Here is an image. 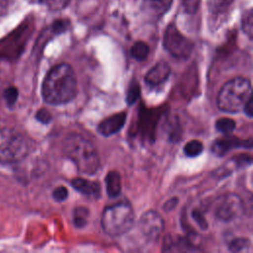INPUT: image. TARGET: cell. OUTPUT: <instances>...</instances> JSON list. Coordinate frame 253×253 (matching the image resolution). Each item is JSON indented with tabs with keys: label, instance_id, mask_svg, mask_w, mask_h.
I'll return each instance as SVG.
<instances>
[{
	"label": "cell",
	"instance_id": "83f0119b",
	"mask_svg": "<svg viewBox=\"0 0 253 253\" xmlns=\"http://www.w3.org/2000/svg\"><path fill=\"white\" fill-rule=\"evenodd\" d=\"M69 26V23L67 21H56L53 23L52 25V30L54 33L58 34V33H62L64 32Z\"/></svg>",
	"mask_w": 253,
	"mask_h": 253
},
{
	"label": "cell",
	"instance_id": "4316f807",
	"mask_svg": "<svg viewBox=\"0 0 253 253\" xmlns=\"http://www.w3.org/2000/svg\"><path fill=\"white\" fill-rule=\"evenodd\" d=\"M36 118H37L38 121H40L42 124H48L51 121V115L45 109L39 110L37 115H36Z\"/></svg>",
	"mask_w": 253,
	"mask_h": 253
},
{
	"label": "cell",
	"instance_id": "f1b7e54d",
	"mask_svg": "<svg viewBox=\"0 0 253 253\" xmlns=\"http://www.w3.org/2000/svg\"><path fill=\"white\" fill-rule=\"evenodd\" d=\"M243 110L245 112V114L251 118L253 116V97L252 95L249 97V99L247 100V102L245 103L244 107H243Z\"/></svg>",
	"mask_w": 253,
	"mask_h": 253
},
{
	"label": "cell",
	"instance_id": "44dd1931",
	"mask_svg": "<svg viewBox=\"0 0 253 253\" xmlns=\"http://www.w3.org/2000/svg\"><path fill=\"white\" fill-rule=\"evenodd\" d=\"M241 28L243 32L251 39L252 38V32H253V13L252 10H248L245 12L244 16L242 17L241 21Z\"/></svg>",
	"mask_w": 253,
	"mask_h": 253
},
{
	"label": "cell",
	"instance_id": "8fae6325",
	"mask_svg": "<svg viewBox=\"0 0 253 253\" xmlns=\"http://www.w3.org/2000/svg\"><path fill=\"white\" fill-rule=\"evenodd\" d=\"M251 140H240L234 137L218 138L213 141L211 145V151L217 156H223L228 152V150L234 147H249L251 148Z\"/></svg>",
	"mask_w": 253,
	"mask_h": 253
},
{
	"label": "cell",
	"instance_id": "4fadbf2b",
	"mask_svg": "<svg viewBox=\"0 0 253 253\" xmlns=\"http://www.w3.org/2000/svg\"><path fill=\"white\" fill-rule=\"evenodd\" d=\"M106 191L110 198H116L122 193V179L121 175L117 171L108 172L105 178Z\"/></svg>",
	"mask_w": 253,
	"mask_h": 253
},
{
	"label": "cell",
	"instance_id": "ac0fdd59",
	"mask_svg": "<svg viewBox=\"0 0 253 253\" xmlns=\"http://www.w3.org/2000/svg\"><path fill=\"white\" fill-rule=\"evenodd\" d=\"M235 126H236L235 121L229 118H220L215 122L216 129L226 135L231 133L235 129Z\"/></svg>",
	"mask_w": 253,
	"mask_h": 253
},
{
	"label": "cell",
	"instance_id": "277c9868",
	"mask_svg": "<svg viewBox=\"0 0 253 253\" xmlns=\"http://www.w3.org/2000/svg\"><path fill=\"white\" fill-rule=\"evenodd\" d=\"M134 224V211L128 202H120L104 209L101 226L110 236H120L131 229Z\"/></svg>",
	"mask_w": 253,
	"mask_h": 253
},
{
	"label": "cell",
	"instance_id": "3957f363",
	"mask_svg": "<svg viewBox=\"0 0 253 253\" xmlns=\"http://www.w3.org/2000/svg\"><path fill=\"white\" fill-rule=\"evenodd\" d=\"M251 95L250 80L244 77H235L220 88L216 100L217 107L225 113H238L243 109Z\"/></svg>",
	"mask_w": 253,
	"mask_h": 253
},
{
	"label": "cell",
	"instance_id": "4dcf8cb0",
	"mask_svg": "<svg viewBox=\"0 0 253 253\" xmlns=\"http://www.w3.org/2000/svg\"><path fill=\"white\" fill-rule=\"evenodd\" d=\"M231 2V0H211V5L214 7H220V6H226Z\"/></svg>",
	"mask_w": 253,
	"mask_h": 253
},
{
	"label": "cell",
	"instance_id": "cb8c5ba5",
	"mask_svg": "<svg viewBox=\"0 0 253 253\" xmlns=\"http://www.w3.org/2000/svg\"><path fill=\"white\" fill-rule=\"evenodd\" d=\"M68 197V190L63 186H58L52 191V198L54 201L60 203L67 199Z\"/></svg>",
	"mask_w": 253,
	"mask_h": 253
},
{
	"label": "cell",
	"instance_id": "7a4b0ae2",
	"mask_svg": "<svg viewBox=\"0 0 253 253\" xmlns=\"http://www.w3.org/2000/svg\"><path fill=\"white\" fill-rule=\"evenodd\" d=\"M64 154L76 166L78 172L95 174L101 165L100 156L93 143L78 133H70L63 142Z\"/></svg>",
	"mask_w": 253,
	"mask_h": 253
},
{
	"label": "cell",
	"instance_id": "6da1fadb",
	"mask_svg": "<svg viewBox=\"0 0 253 253\" xmlns=\"http://www.w3.org/2000/svg\"><path fill=\"white\" fill-rule=\"evenodd\" d=\"M77 78L73 68L67 63L53 66L45 75L42 85V99L50 105H63L77 95Z\"/></svg>",
	"mask_w": 253,
	"mask_h": 253
},
{
	"label": "cell",
	"instance_id": "7402d4cb",
	"mask_svg": "<svg viewBox=\"0 0 253 253\" xmlns=\"http://www.w3.org/2000/svg\"><path fill=\"white\" fill-rule=\"evenodd\" d=\"M42 4L45 5L50 11H60L64 9L70 0H40Z\"/></svg>",
	"mask_w": 253,
	"mask_h": 253
},
{
	"label": "cell",
	"instance_id": "ba28073f",
	"mask_svg": "<svg viewBox=\"0 0 253 253\" xmlns=\"http://www.w3.org/2000/svg\"><path fill=\"white\" fill-rule=\"evenodd\" d=\"M140 232L150 240H156L164 229V220L155 211H146L138 221Z\"/></svg>",
	"mask_w": 253,
	"mask_h": 253
},
{
	"label": "cell",
	"instance_id": "2e32d148",
	"mask_svg": "<svg viewBox=\"0 0 253 253\" xmlns=\"http://www.w3.org/2000/svg\"><path fill=\"white\" fill-rule=\"evenodd\" d=\"M89 211L85 207H77L74 209L72 213L73 224L77 228H82L87 224Z\"/></svg>",
	"mask_w": 253,
	"mask_h": 253
},
{
	"label": "cell",
	"instance_id": "1f68e13d",
	"mask_svg": "<svg viewBox=\"0 0 253 253\" xmlns=\"http://www.w3.org/2000/svg\"><path fill=\"white\" fill-rule=\"evenodd\" d=\"M3 13H4V7L0 4V17L3 15Z\"/></svg>",
	"mask_w": 253,
	"mask_h": 253
},
{
	"label": "cell",
	"instance_id": "d4e9b609",
	"mask_svg": "<svg viewBox=\"0 0 253 253\" xmlns=\"http://www.w3.org/2000/svg\"><path fill=\"white\" fill-rule=\"evenodd\" d=\"M192 216L202 229H207L208 228V222H207L204 214L199 210H194L193 212H192Z\"/></svg>",
	"mask_w": 253,
	"mask_h": 253
},
{
	"label": "cell",
	"instance_id": "8992f818",
	"mask_svg": "<svg viewBox=\"0 0 253 253\" xmlns=\"http://www.w3.org/2000/svg\"><path fill=\"white\" fill-rule=\"evenodd\" d=\"M245 211L242 199L234 193H226L219 196L213 203V214L221 221H232Z\"/></svg>",
	"mask_w": 253,
	"mask_h": 253
},
{
	"label": "cell",
	"instance_id": "603a6c76",
	"mask_svg": "<svg viewBox=\"0 0 253 253\" xmlns=\"http://www.w3.org/2000/svg\"><path fill=\"white\" fill-rule=\"evenodd\" d=\"M18 95H19V91L17 88L12 87V86L6 88L4 91V99L7 103V105L10 107L13 106L18 99Z\"/></svg>",
	"mask_w": 253,
	"mask_h": 253
},
{
	"label": "cell",
	"instance_id": "d6986e66",
	"mask_svg": "<svg viewBox=\"0 0 253 253\" xmlns=\"http://www.w3.org/2000/svg\"><path fill=\"white\" fill-rule=\"evenodd\" d=\"M250 240L244 237L235 238L228 244V249L231 252H246L249 250Z\"/></svg>",
	"mask_w": 253,
	"mask_h": 253
},
{
	"label": "cell",
	"instance_id": "9a60e30c",
	"mask_svg": "<svg viewBox=\"0 0 253 253\" xmlns=\"http://www.w3.org/2000/svg\"><path fill=\"white\" fill-rule=\"evenodd\" d=\"M131 56L137 61H143L149 54V46L144 42L138 41L133 43L130 49Z\"/></svg>",
	"mask_w": 253,
	"mask_h": 253
},
{
	"label": "cell",
	"instance_id": "5bb4252c",
	"mask_svg": "<svg viewBox=\"0 0 253 253\" xmlns=\"http://www.w3.org/2000/svg\"><path fill=\"white\" fill-rule=\"evenodd\" d=\"M173 0H144V5L155 15H163L171 7Z\"/></svg>",
	"mask_w": 253,
	"mask_h": 253
},
{
	"label": "cell",
	"instance_id": "9c48e42d",
	"mask_svg": "<svg viewBox=\"0 0 253 253\" xmlns=\"http://www.w3.org/2000/svg\"><path fill=\"white\" fill-rule=\"evenodd\" d=\"M126 121V112L114 114L99 124V126L97 127L98 132L104 136L113 135V134L119 132L124 127Z\"/></svg>",
	"mask_w": 253,
	"mask_h": 253
},
{
	"label": "cell",
	"instance_id": "52a82bcc",
	"mask_svg": "<svg viewBox=\"0 0 253 253\" xmlns=\"http://www.w3.org/2000/svg\"><path fill=\"white\" fill-rule=\"evenodd\" d=\"M163 46L172 56L186 59L191 55L194 43L182 35L174 24H169L164 32Z\"/></svg>",
	"mask_w": 253,
	"mask_h": 253
},
{
	"label": "cell",
	"instance_id": "ffe728a7",
	"mask_svg": "<svg viewBox=\"0 0 253 253\" xmlns=\"http://www.w3.org/2000/svg\"><path fill=\"white\" fill-rule=\"evenodd\" d=\"M140 95V87L139 84L136 82V80H133L126 91V101L127 102L128 105H132L136 102V100L139 98Z\"/></svg>",
	"mask_w": 253,
	"mask_h": 253
},
{
	"label": "cell",
	"instance_id": "30bf717a",
	"mask_svg": "<svg viewBox=\"0 0 253 253\" xmlns=\"http://www.w3.org/2000/svg\"><path fill=\"white\" fill-rule=\"evenodd\" d=\"M171 73V67L166 61H159L145 74V82L151 86H158L164 83Z\"/></svg>",
	"mask_w": 253,
	"mask_h": 253
},
{
	"label": "cell",
	"instance_id": "e0dca14e",
	"mask_svg": "<svg viewBox=\"0 0 253 253\" xmlns=\"http://www.w3.org/2000/svg\"><path fill=\"white\" fill-rule=\"evenodd\" d=\"M203 149H204V145H203L202 141L193 139V140L188 141L185 144L184 153L186 156H188L190 158H194V157H197L198 155H200L203 152Z\"/></svg>",
	"mask_w": 253,
	"mask_h": 253
},
{
	"label": "cell",
	"instance_id": "5b68a950",
	"mask_svg": "<svg viewBox=\"0 0 253 253\" xmlns=\"http://www.w3.org/2000/svg\"><path fill=\"white\" fill-rule=\"evenodd\" d=\"M28 152V142L19 131L10 127L0 128V163L20 162Z\"/></svg>",
	"mask_w": 253,
	"mask_h": 253
},
{
	"label": "cell",
	"instance_id": "f546056e",
	"mask_svg": "<svg viewBox=\"0 0 253 253\" xmlns=\"http://www.w3.org/2000/svg\"><path fill=\"white\" fill-rule=\"evenodd\" d=\"M177 203H178V199H177V198H172V199L168 200V201L164 204V207H163L164 211H172V210L176 207Z\"/></svg>",
	"mask_w": 253,
	"mask_h": 253
},
{
	"label": "cell",
	"instance_id": "484cf974",
	"mask_svg": "<svg viewBox=\"0 0 253 253\" xmlns=\"http://www.w3.org/2000/svg\"><path fill=\"white\" fill-rule=\"evenodd\" d=\"M182 2L184 9L187 11V13L194 14L199 8L201 0H182Z\"/></svg>",
	"mask_w": 253,
	"mask_h": 253
},
{
	"label": "cell",
	"instance_id": "7c38bea8",
	"mask_svg": "<svg viewBox=\"0 0 253 253\" xmlns=\"http://www.w3.org/2000/svg\"><path fill=\"white\" fill-rule=\"evenodd\" d=\"M72 187L84 196L98 199L101 196V185L97 181H90L82 177H77L71 181Z\"/></svg>",
	"mask_w": 253,
	"mask_h": 253
}]
</instances>
